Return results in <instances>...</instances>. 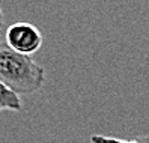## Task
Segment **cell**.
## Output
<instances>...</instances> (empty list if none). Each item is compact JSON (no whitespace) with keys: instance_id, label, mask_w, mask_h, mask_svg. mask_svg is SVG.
I'll use <instances>...</instances> for the list:
<instances>
[{"instance_id":"obj_1","label":"cell","mask_w":149,"mask_h":143,"mask_svg":"<svg viewBox=\"0 0 149 143\" xmlns=\"http://www.w3.org/2000/svg\"><path fill=\"white\" fill-rule=\"evenodd\" d=\"M45 80V69L30 56L0 42V82L18 95L39 91Z\"/></svg>"},{"instance_id":"obj_2","label":"cell","mask_w":149,"mask_h":143,"mask_svg":"<svg viewBox=\"0 0 149 143\" xmlns=\"http://www.w3.org/2000/svg\"><path fill=\"white\" fill-rule=\"evenodd\" d=\"M6 44L21 54H33L42 45V33L30 23H14L6 29Z\"/></svg>"},{"instance_id":"obj_3","label":"cell","mask_w":149,"mask_h":143,"mask_svg":"<svg viewBox=\"0 0 149 143\" xmlns=\"http://www.w3.org/2000/svg\"><path fill=\"white\" fill-rule=\"evenodd\" d=\"M12 110V112H21L23 105L20 95L15 93L12 89H9L6 84L0 82V110Z\"/></svg>"},{"instance_id":"obj_4","label":"cell","mask_w":149,"mask_h":143,"mask_svg":"<svg viewBox=\"0 0 149 143\" xmlns=\"http://www.w3.org/2000/svg\"><path fill=\"white\" fill-rule=\"evenodd\" d=\"M91 143H142V142L139 139H136V140H120V139H116V137L93 134V136H91Z\"/></svg>"},{"instance_id":"obj_5","label":"cell","mask_w":149,"mask_h":143,"mask_svg":"<svg viewBox=\"0 0 149 143\" xmlns=\"http://www.w3.org/2000/svg\"><path fill=\"white\" fill-rule=\"evenodd\" d=\"M142 143H149V136H142V137H137Z\"/></svg>"},{"instance_id":"obj_6","label":"cell","mask_w":149,"mask_h":143,"mask_svg":"<svg viewBox=\"0 0 149 143\" xmlns=\"http://www.w3.org/2000/svg\"><path fill=\"white\" fill-rule=\"evenodd\" d=\"M2 18H3V14H2V9H0V30H2Z\"/></svg>"}]
</instances>
